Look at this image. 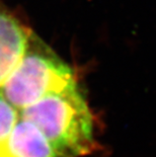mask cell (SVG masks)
I'll return each mask as SVG.
<instances>
[{"label":"cell","instance_id":"obj_1","mask_svg":"<svg viewBox=\"0 0 156 157\" xmlns=\"http://www.w3.org/2000/svg\"><path fill=\"white\" fill-rule=\"evenodd\" d=\"M18 112L19 118L38 127L59 157L84 156L95 146L94 118L79 85Z\"/></svg>","mask_w":156,"mask_h":157},{"label":"cell","instance_id":"obj_2","mask_svg":"<svg viewBox=\"0 0 156 157\" xmlns=\"http://www.w3.org/2000/svg\"><path fill=\"white\" fill-rule=\"evenodd\" d=\"M77 85L73 69L34 36L17 65L0 86V91L21 111L50 94Z\"/></svg>","mask_w":156,"mask_h":157},{"label":"cell","instance_id":"obj_3","mask_svg":"<svg viewBox=\"0 0 156 157\" xmlns=\"http://www.w3.org/2000/svg\"><path fill=\"white\" fill-rule=\"evenodd\" d=\"M34 36L0 0V86L24 56Z\"/></svg>","mask_w":156,"mask_h":157},{"label":"cell","instance_id":"obj_4","mask_svg":"<svg viewBox=\"0 0 156 157\" xmlns=\"http://www.w3.org/2000/svg\"><path fill=\"white\" fill-rule=\"evenodd\" d=\"M0 157H59L34 124L19 118L14 129L0 143Z\"/></svg>","mask_w":156,"mask_h":157},{"label":"cell","instance_id":"obj_5","mask_svg":"<svg viewBox=\"0 0 156 157\" xmlns=\"http://www.w3.org/2000/svg\"><path fill=\"white\" fill-rule=\"evenodd\" d=\"M19 120V112L0 91V143L7 138Z\"/></svg>","mask_w":156,"mask_h":157}]
</instances>
